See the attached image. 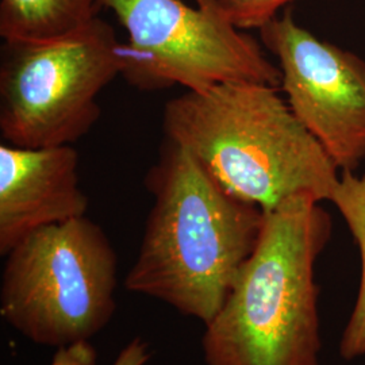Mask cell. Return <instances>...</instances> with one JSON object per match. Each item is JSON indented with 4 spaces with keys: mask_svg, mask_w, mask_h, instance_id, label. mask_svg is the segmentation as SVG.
Returning <instances> with one entry per match:
<instances>
[{
    "mask_svg": "<svg viewBox=\"0 0 365 365\" xmlns=\"http://www.w3.org/2000/svg\"><path fill=\"white\" fill-rule=\"evenodd\" d=\"M330 202L346 222L361 259L359 297L339 345L341 356L353 360L365 354V173L356 176L351 170H342Z\"/></svg>",
    "mask_w": 365,
    "mask_h": 365,
    "instance_id": "obj_10",
    "label": "cell"
},
{
    "mask_svg": "<svg viewBox=\"0 0 365 365\" xmlns=\"http://www.w3.org/2000/svg\"><path fill=\"white\" fill-rule=\"evenodd\" d=\"M88 197L80 187L72 145H0V255L31 232L84 217Z\"/></svg>",
    "mask_w": 365,
    "mask_h": 365,
    "instance_id": "obj_8",
    "label": "cell"
},
{
    "mask_svg": "<svg viewBox=\"0 0 365 365\" xmlns=\"http://www.w3.org/2000/svg\"><path fill=\"white\" fill-rule=\"evenodd\" d=\"M260 37L277 58L295 117L339 170H356L365 158V61L317 38L291 10L261 27Z\"/></svg>",
    "mask_w": 365,
    "mask_h": 365,
    "instance_id": "obj_7",
    "label": "cell"
},
{
    "mask_svg": "<svg viewBox=\"0 0 365 365\" xmlns=\"http://www.w3.org/2000/svg\"><path fill=\"white\" fill-rule=\"evenodd\" d=\"M276 87L229 81L167 102L165 138L225 191L268 211L294 196L330 200L339 168Z\"/></svg>",
    "mask_w": 365,
    "mask_h": 365,
    "instance_id": "obj_2",
    "label": "cell"
},
{
    "mask_svg": "<svg viewBox=\"0 0 365 365\" xmlns=\"http://www.w3.org/2000/svg\"><path fill=\"white\" fill-rule=\"evenodd\" d=\"M309 195L264 211L257 244L221 310L206 325L207 365H318L314 265L331 235L330 215Z\"/></svg>",
    "mask_w": 365,
    "mask_h": 365,
    "instance_id": "obj_3",
    "label": "cell"
},
{
    "mask_svg": "<svg viewBox=\"0 0 365 365\" xmlns=\"http://www.w3.org/2000/svg\"><path fill=\"white\" fill-rule=\"evenodd\" d=\"M150 359L149 344L140 337L130 342L118 354L113 365H145Z\"/></svg>",
    "mask_w": 365,
    "mask_h": 365,
    "instance_id": "obj_13",
    "label": "cell"
},
{
    "mask_svg": "<svg viewBox=\"0 0 365 365\" xmlns=\"http://www.w3.org/2000/svg\"><path fill=\"white\" fill-rule=\"evenodd\" d=\"M117 286L115 249L84 215L37 229L6 255L0 315L31 342L61 348L108 325Z\"/></svg>",
    "mask_w": 365,
    "mask_h": 365,
    "instance_id": "obj_4",
    "label": "cell"
},
{
    "mask_svg": "<svg viewBox=\"0 0 365 365\" xmlns=\"http://www.w3.org/2000/svg\"><path fill=\"white\" fill-rule=\"evenodd\" d=\"M128 33L122 75L155 91L182 86L206 91L229 81L282 87V72L260 43L202 6L182 0H101Z\"/></svg>",
    "mask_w": 365,
    "mask_h": 365,
    "instance_id": "obj_6",
    "label": "cell"
},
{
    "mask_svg": "<svg viewBox=\"0 0 365 365\" xmlns=\"http://www.w3.org/2000/svg\"><path fill=\"white\" fill-rule=\"evenodd\" d=\"M291 1L294 0H195L196 6L218 14L238 30H260Z\"/></svg>",
    "mask_w": 365,
    "mask_h": 365,
    "instance_id": "obj_11",
    "label": "cell"
},
{
    "mask_svg": "<svg viewBox=\"0 0 365 365\" xmlns=\"http://www.w3.org/2000/svg\"><path fill=\"white\" fill-rule=\"evenodd\" d=\"M101 0H0V36L9 42L63 38L90 25Z\"/></svg>",
    "mask_w": 365,
    "mask_h": 365,
    "instance_id": "obj_9",
    "label": "cell"
},
{
    "mask_svg": "<svg viewBox=\"0 0 365 365\" xmlns=\"http://www.w3.org/2000/svg\"><path fill=\"white\" fill-rule=\"evenodd\" d=\"M145 185L153 206L125 286L206 327L256 247L264 211L230 195L167 138Z\"/></svg>",
    "mask_w": 365,
    "mask_h": 365,
    "instance_id": "obj_1",
    "label": "cell"
},
{
    "mask_svg": "<svg viewBox=\"0 0 365 365\" xmlns=\"http://www.w3.org/2000/svg\"><path fill=\"white\" fill-rule=\"evenodd\" d=\"M123 43L101 16L63 38L4 41L0 57V133L22 148L72 145L91 130L98 96L122 75Z\"/></svg>",
    "mask_w": 365,
    "mask_h": 365,
    "instance_id": "obj_5",
    "label": "cell"
},
{
    "mask_svg": "<svg viewBox=\"0 0 365 365\" xmlns=\"http://www.w3.org/2000/svg\"><path fill=\"white\" fill-rule=\"evenodd\" d=\"M51 365H98V352L90 341L57 348Z\"/></svg>",
    "mask_w": 365,
    "mask_h": 365,
    "instance_id": "obj_12",
    "label": "cell"
}]
</instances>
